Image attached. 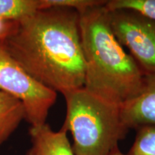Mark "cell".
Wrapping results in <instances>:
<instances>
[{"label": "cell", "instance_id": "cell-1", "mask_svg": "<svg viewBox=\"0 0 155 155\" xmlns=\"http://www.w3.org/2000/svg\"><path fill=\"white\" fill-rule=\"evenodd\" d=\"M2 42L27 73L51 90L63 94L84 86L80 14L75 9H39L15 22Z\"/></svg>", "mask_w": 155, "mask_h": 155}, {"label": "cell", "instance_id": "cell-2", "mask_svg": "<svg viewBox=\"0 0 155 155\" xmlns=\"http://www.w3.org/2000/svg\"><path fill=\"white\" fill-rule=\"evenodd\" d=\"M105 5L80 13L85 64L83 88L121 106L140 93L145 75L114 35Z\"/></svg>", "mask_w": 155, "mask_h": 155}, {"label": "cell", "instance_id": "cell-3", "mask_svg": "<svg viewBox=\"0 0 155 155\" xmlns=\"http://www.w3.org/2000/svg\"><path fill=\"white\" fill-rule=\"evenodd\" d=\"M66 116L61 129L72 134L76 155H109L119 148L129 129L124 124L121 106L81 88L63 94Z\"/></svg>", "mask_w": 155, "mask_h": 155}, {"label": "cell", "instance_id": "cell-4", "mask_svg": "<svg viewBox=\"0 0 155 155\" xmlns=\"http://www.w3.org/2000/svg\"><path fill=\"white\" fill-rule=\"evenodd\" d=\"M0 90L22 103L25 120L31 127L46 123L57 92L45 86L26 72L4 47L0 40Z\"/></svg>", "mask_w": 155, "mask_h": 155}, {"label": "cell", "instance_id": "cell-5", "mask_svg": "<svg viewBox=\"0 0 155 155\" xmlns=\"http://www.w3.org/2000/svg\"><path fill=\"white\" fill-rule=\"evenodd\" d=\"M109 22L118 41L129 49L144 74H155V21L120 9L109 11Z\"/></svg>", "mask_w": 155, "mask_h": 155}, {"label": "cell", "instance_id": "cell-6", "mask_svg": "<svg viewBox=\"0 0 155 155\" xmlns=\"http://www.w3.org/2000/svg\"><path fill=\"white\" fill-rule=\"evenodd\" d=\"M121 114L129 129L155 125V74L144 75L140 93L121 106Z\"/></svg>", "mask_w": 155, "mask_h": 155}, {"label": "cell", "instance_id": "cell-7", "mask_svg": "<svg viewBox=\"0 0 155 155\" xmlns=\"http://www.w3.org/2000/svg\"><path fill=\"white\" fill-rule=\"evenodd\" d=\"M31 147L25 155H76L63 129L55 131L48 124L30 127Z\"/></svg>", "mask_w": 155, "mask_h": 155}, {"label": "cell", "instance_id": "cell-8", "mask_svg": "<svg viewBox=\"0 0 155 155\" xmlns=\"http://www.w3.org/2000/svg\"><path fill=\"white\" fill-rule=\"evenodd\" d=\"M24 119L25 110L22 103L0 90V146L8 139Z\"/></svg>", "mask_w": 155, "mask_h": 155}, {"label": "cell", "instance_id": "cell-9", "mask_svg": "<svg viewBox=\"0 0 155 155\" xmlns=\"http://www.w3.org/2000/svg\"><path fill=\"white\" fill-rule=\"evenodd\" d=\"M39 9L40 0H0V22H17Z\"/></svg>", "mask_w": 155, "mask_h": 155}, {"label": "cell", "instance_id": "cell-10", "mask_svg": "<svg viewBox=\"0 0 155 155\" xmlns=\"http://www.w3.org/2000/svg\"><path fill=\"white\" fill-rule=\"evenodd\" d=\"M132 146L126 155H155V125H146L136 129Z\"/></svg>", "mask_w": 155, "mask_h": 155}, {"label": "cell", "instance_id": "cell-11", "mask_svg": "<svg viewBox=\"0 0 155 155\" xmlns=\"http://www.w3.org/2000/svg\"><path fill=\"white\" fill-rule=\"evenodd\" d=\"M105 6L109 11L129 9L155 21V0H110Z\"/></svg>", "mask_w": 155, "mask_h": 155}, {"label": "cell", "instance_id": "cell-12", "mask_svg": "<svg viewBox=\"0 0 155 155\" xmlns=\"http://www.w3.org/2000/svg\"><path fill=\"white\" fill-rule=\"evenodd\" d=\"M104 0H40V9L50 7H63L73 9L80 13L91 7L105 5Z\"/></svg>", "mask_w": 155, "mask_h": 155}, {"label": "cell", "instance_id": "cell-13", "mask_svg": "<svg viewBox=\"0 0 155 155\" xmlns=\"http://www.w3.org/2000/svg\"><path fill=\"white\" fill-rule=\"evenodd\" d=\"M15 22H0V40H2L14 28Z\"/></svg>", "mask_w": 155, "mask_h": 155}, {"label": "cell", "instance_id": "cell-14", "mask_svg": "<svg viewBox=\"0 0 155 155\" xmlns=\"http://www.w3.org/2000/svg\"><path fill=\"white\" fill-rule=\"evenodd\" d=\"M109 155H126V154H123V153L119 150V149L117 148L115 150H114Z\"/></svg>", "mask_w": 155, "mask_h": 155}]
</instances>
